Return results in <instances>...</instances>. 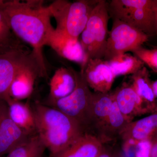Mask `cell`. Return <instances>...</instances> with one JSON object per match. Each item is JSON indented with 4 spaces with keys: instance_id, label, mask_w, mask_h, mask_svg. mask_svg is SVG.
I'll use <instances>...</instances> for the list:
<instances>
[{
    "instance_id": "7a4b0ae2",
    "label": "cell",
    "mask_w": 157,
    "mask_h": 157,
    "mask_svg": "<svg viewBox=\"0 0 157 157\" xmlns=\"http://www.w3.org/2000/svg\"><path fill=\"white\" fill-rule=\"evenodd\" d=\"M37 134L54 157L86 133L82 126L58 109L36 101L31 105Z\"/></svg>"
},
{
    "instance_id": "8992f818",
    "label": "cell",
    "mask_w": 157,
    "mask_h": 157,
    "mask_svg": "<svg viewBox=\"0 0 157 157\" xmlns=\"http://www.w3.org/2000/svg\"><path fill=\"white\" fill-rule=\"evenodd\" d=\"M76 86L70 95L59 100L48 101L47 106L58 109L73 119L85 130L90 126V110L93 93L80 71L73 70Z\"/></svg>"
},
{
    "instance_id": "83f0119b",
    "label": "cell",
    "mask_w": 157,
    "mask_h": 157,
    "mask_svg": "<svg viewBox=\"0 0 157 157\" xmlns=\"http://www.w3.org/2000/svg\"><path fill=\"white\" fill-rule=\"evenodd\" d=\"M152 2L155 20L156 34L157 35V0H152Z\"/></svg>"
},
{
    "instance_id": "f546056e",
    "label": "cell",
    "mask_w": 157,
    "mask_h": 157,
    "mask_svg": "<svg viewBox=\"0 0 157 157\" xmlns=\"http://www.w3.org/2000/svg\"><path fill=\"white\" fill-rule=\"evenodd\" d=\"M9 50H11V49H6V48H0V54L4 53V52H6L8 51Z\"/></svg>"
},
{
    "instance_id": "ffe728a7",
    "label": "cell",
    "mask_w": 157,
    "mask_h": 157,
    "mask_svg": "<svg viewBox=\"0 0 157 157\" xmlns=\"http://www.w3.org/2000/svg\"><path fill=\"white\" fill-rule=\"evenodd\" d=\"M129 123L119 109L114 96L108 116L98 131V137L104 141L111 140L117 135H120Z\"/></svg>"
},
{
    "instance_id": "ac0fdd59",
    "label": "cell",
    "mask_w": 157,
    "mask_h": 157,
    "mask_svg": "<svg viewBox=\"0 0 157 157\" xmlns=\"http://www.w3.org/2000/svg\"><path fill=\"white\" fill-rule=\"evenodd\" d=\"M132 75L130 84L143 100L150 113L156 111L157 98L153 91L148 70L144 67Z\"/></svg>"
},
{
    "instance_id": "f1b7e54d",
    "label": "cell",
    "mask_w": 157,
    "mask_h": 157,
    "mask_svg": "<svg viewBox=\"0 0 157 157\" xmlns=\"http://www.w3.org/2000/svg\"><path fill=\"white\" fill-rule=\"evenodd\" d=\"M152 87L153 91L156 98H157V80L152 82Z\"/></svg>"
},
{
    "instance_id": "3957f363",
    "label": "cell",
    "mask_w": 157,
    "mask_h": 157,
    "mask_svg": "<svg viewBox=\"0 0 157 157\" xmlns=\"http://www.w3.org/2000/svg\"><path fill=\"white\" fill-rule=\"evenodd\" d=\"M99 0L56 1L48 6L56 21V29L73 38H79Z\"/></svg>"
},
{
    "instance_id": "4dcf8cb0",
    "label": "cell",
    "mask_w": 157,
    "mask_h": 157,
    "mask_svg": "<svg viewBox=\"0 0 157 157\" xmlns=\"http://www.w3.org/2000/svg\"><path fill=\"white\" fill-rule=\"evenodd\" d=\"M113 157H125L123 155L119 153H113Z\"/></svg>"
},
{
    "instance_id": "6da1fadb",
    "label": "cell",
    "mask_w": 157,
    "mask_h": 157,
    "mask_svg": "<svg viewBox=\"0 0 157 157\" xmlns=\"http://www.w3.org/2000/svg\"><path fill=\"white\" fill-rule=\"evenodd\" d=\"M0 10L11 30L21 42L29 45L42 69L47 73L43 48L48 34L53 28L48 6L42 1H0Z\"/></svg>"
},
{
    "instance_id": "1f68e13d",
    "label": "cell",
    "mask_w": 157,
    "mask_h": 157,
    "mask_svg": "<svg viewBox=\"0 0 157 157\" xmlns=\"http://www.w3.org/2000/svg\"><path fill=\"white\" fill-rule=\"evenodd\" d=\"M41 157H50H50L45 156L44 155H42V156Z\"/></svg>"
},
{
    "instance_id": "30bf717a",
    "label": "cell",
    "mask_w": 157,
    "mask_h": 157,
    "mask_svg": "<svg viewBox=\"0 0 157 157\" xmlns=\"http://www.w3.org/2000/svg\"><path fill=\"white\" fill-rule=\"evenodd\" d=\"M31 137L11 119L8 105L0 99V157L6 155Z\"/></svg>"
},
{
    "instance_id": "484cf974",
    "label": "cell",
    "mask_w": 157,
    "mask_h": 157,
    "mask_svg": "<svg viewBox=\"0 0 157 157\" xmlns=\"http://www.w3.org/2000/svg\"><path fill=\"white\" fill-rule=\"evenodd\" d=\"M150 139L151 144L150 157H157V132Z\"/></svg>"
},
{
    "instance_id": "5b68a950",
    "label": "cell",
    "mask_w": 157,
    "mask_h": 157,
    "mask_svg": "<svg viewBox=\"0 0 157 157\" xmlns=\"http://www.w3.org/2000/svg\"><path fill=\"white\" fill-rule=\"evenodd\" d=\"M107 3L112 19L126 23L149 37L156 35L152 0H112Z\"/></svg>"
},
{
    "instance_id": "d6a6232c",
    "label": "cell",
    "mask_w": 157,
    "mask_h": 157,
    "mask_svg": "<svg viewBox=\"0 0 157 157\" xmlns=\"http://www.w3.org/2000/svg\"><path fill=\"white\" fill-rule=\"evenodd\" d=\"M153 47L157 48V46H153Z\"/></svg>"
},
{
    "instance_id": "44dd1931",
    "label": "cell",
    "mask_w": 157,
    "mask_h": 157,
    "mask_svg": "<svg viewBox=\"0 0 157 157\" xmlns=\"http://www.w3.org/2000/svg\"><path fill=\"white\" fill-rule=\"evenodd\" d=\"M107 61L116 77L132 75L144 67L141 60L128 52L117 56Z\"/></svg>"
},
{
    "instance_id": "cb8c5ba5",
    "label": "cell",
    "mask_w": 157,
    "mask_h": 157,
    "mask_svg": "<svg viewBox=\"0 0 157 157\" xmlns=\"http://www.w3.org/2000/svg\"><path fill=\"white\" fill-rule=\"evenodd\" d=\"M132 53L151 68L153 71L157 73V48L147 49L142 46L132 51Z\"/></svg>"
},
{
    "instance_id": "4316f807",
    "label": "cell",
    "mask_w": 157,
    "mask_h": 157,
    "mask_svg": "<svg viewBox=\"0 0 157 157\" xmlns=\"http://www.w3.org/2000/svg\"><path fill=\"white\" fill-rule=\"evenodd\" d=\"M113 154L108 149L104 146V148L96 157H113Z\"/></svg>"
},
{
    "instance_id": "8fae6325",
    "label": "cell",
    "mask_w": 157,
    "mask_h": 157,
    "mask_svg": "<svg viewBox=\"0 0 157 157\" xmlns=\"http://www.w3.org/2000/svg\"><path fill=\"white\" fill-rule=\"evenodd\" d=\"M80 71L95 92L109 93L116 78L108 62L103 59H90Z\"/></svg>"
},
{
    "instance_id": "ba28073f",
    "label": "cell",
    "mask_w": 157,
    "mask_h": 157,
    "mask_svg": "<svg viewBox=\"0 0 157 157\" xmlns=\"http://www.w3.org/2000/svg\"><path fill=\"white\" fill-rule=\"evenodd\" d=\"M47 76L36 56L31 50L26 55L20 65L10 88V97L19 101L27 99L33 94L37 78H47Z\"/></svg>"
},
{
    "instance_id": "9c48e42d",
    "label": "cell",
    "mask_w": 157,
    "mask_h": 157,
    "mask_svg": "<svg viewBox=\"0 0 157 157\" xmlns=\"http://www.w3.org/2000/svg\"><path fill=\"white\" fill-rule=\"evenodd\" d=\"M45 45L50 47L63 58L79 64L80 70L84 68L85 56L78 38L70 36L53 28L48 34Z\"/></svg>"
},
{
    "instance_id": "277c9868",
    "label": "cell",
    "mask_w": 157,
    "mask_h": 157,
    "mask_svg": "<svg viewBox=\"0 0 157 157\" xmlns=\"http://www.w3.org/2000/svg\"><path fill=\"white\" fill-rule=\"evenodd\" d=\"M109 17L107 1L99 0L81 34L80 42L85 56V65L91 59H104Z\"/></svg>"
},
{
    "instance_id": "52a82bcc",
    "label": "cell",
    "mask_w": 157,
    "mask_h": 157,
    "mask_svg": "<svg viewBox=\"0 0 157 157\" xmlns=\"http://www.w3.org/2000/svg\"><path fill=\"white\" fill-rule=\"evenodd\" d=\"M113 20L108 33L104 59L109 61L114 57L132 52L148 41V36L142 31L120 20Z\"/></svg>"
},
{
    "instance_id": "d4e9b609",
    "label": "cell",
    "mask_w": 157,
    "mask_h": 157,
    "mask_svg": "<svg viewBox=\"0 0 157 157\" xmlns=\"http://www.w3.org/2000/svg\"><path fill=\"white\" fill-rule=\"evenodd\" d=\"M135 145V157H150L151 146L150 139L138 141Z\"/></svg>"
},
{
    "instance_id": "4fadbf2b",
    "label": "cell",
    "mask_w": 157,
    "mask_h": 157,
    "mask_svg": "<svg viewBox=\"0 0 157 157\" xmlns=\"http://www.w3.org/2000/svg\"><path fill=\"white\" fill-rule=\"evenodd\" d=\"M113 94L119 109L129 122L137 116L151 114L143 100L130 83L124 82Z\"/></svg>"
},
{
    "instance_id": "7402d4cb",
    "label": "cell",
    "mask_w": 157,
    "mask_h": 157,
    "mask_svg": "<svg viewBox=\"0 0 157 157\" xmlns=\"http://www.w3.org/2000/svg\"><path fill=\"white\" fill-rule=\"evenodd\" d=\"M46 147L38 135L31 136L4 157H41Z\"/></svg>"
},
{
    "instance_id": "603a6c76",
    "label": "cell",
    "mask_w": 157,
    "mask_h": 157,
    "mask_svg": "<svg viewBox=\"0 0 157 157\" xmlns=\"http://www.w3.org/2000/svg\"><path fill=\"white\" fill-rule=\"evenodd\" d=\"M0 48L6 49H29L11 30L8 21L0 10Z\"/></svg>"
},
{
    "instance_id": "7c38bea8",
    "label": "cell",
    "mask_w": 157,
    "mask_h": 157,
    "mask_svg": "<svg viewBox=\"0 0 157 157\" xmlns=\"http://www.w3.org/2000/svg\"><path fill=\"white\" fill-rule=\"evenodd\" d=\"M30 49H11L0 54V99L7 101L17 70Z\"/></svg>"
},
{
    "instance_id": "2e32d148",
    "label": "cell",
    "mask_w": 157,
    "mask_h": 157,
    "mask_svg": "<svg viewBox=\"0 0 157 157\" xmlns=\"http://www.w3.org/2000/svg\"><path fill=\"white\" fill-rule=\"evenodd\" d=\"M73 70L71 67H62L55 71L49 82L48 101L65 98L73 91L76 84Z\"/></svg>"
},
{
    "instance_id": "5bb4252c",
    "label": "cell",
    "mask_w": 157,
    "mask_h": 157,
    "mask_svg": "<svg viewBox=\"0 0 157 157\" xmlns=\"http://www.w3.org/2000/svg\"><path fill=\"white\" fill-rule=\"evenodd\" d=\"M157 132V110L146 117L129 123L120 136L125 142L135 144L149 140Z\"/></svg>"
},
{
    "instance_id": "9a60e30c",
    "label": "cell",
    "mask_w": 157,
    "mask_h": 157,
    "mask_svg": "<svg viewBox=\"0 0 157 157\" xmlns=\"http://www.w3.org/2000/svg\"><path fill=\"white\" fill-rule=\"evenodd\" d=\"M103 142L98 135L86 132L54 157H96L104 148Z\"/></svg>"
},
{
    "instance_id": "e0dca14e",
    "label": "cell",
    "mask_w": 157,
    "mask_h": 157,
    "mask_svg": "<svg viewBox=\"0 0 157 157\" xmlns=\"http://www.w3.org/2000/svg\"><path fill=\"white\" fill-rule=\"evenodd\" d=\"M6 102L9 115L14 123L29 136L36 135L33 113L29 102L24 103L11 98Z\"/></svg>"
},
{
    "instance_id": "d6986e66",
    "label": "cell",
    "mask_w": 157,
    "mask_h": 157,
    "mask_svg": "<svg viewBox=\"0 0 157 157\" xmlns=\"http://www.w3.org/2000/svg\"><path fill=\"white\" fill-rule=\"evenodd\" d=\"M113 99V93H93L90 110V120L91 126L98 132L108 116Z\"/></svg>"
}]
</instances>
